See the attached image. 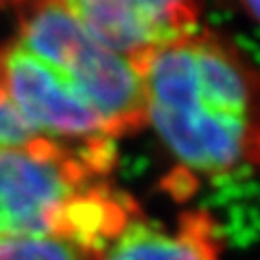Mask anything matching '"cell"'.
I'll list each match as a JSON object with an SVG mask.
<instances>
[{"instance_id":"6da1fadb","label":"cell","mask_w":260,"mask_h":260,"mask_svg":"<svg viewBox=\"0 0 260 260\" xmlns=\"http://www.w3.org/2000/svg\"><path fill=\"white\" fill-rule=\"evenodd\" d=\"M147 123L179 166L201 176L260 168V66L203 29L139 66Z\"/></svg>"},{"instance_id":"7a4b0ae2","label":"cell","mask_w":260,"mask_h":260,"mask_svg":"<svg viewBox=\"0 0 260 260\" xmlns=\"http://www.w3.org/2000/svg\"><path fill=\"white\" fill-rule=\"evenodd\" d=\"M114 141H62L41 135L0 150V239L72 235L101 247L139 216L114 189Z\"/></svg>"},{"instance_id":"3957f363","label":"cell","mask_w":260,"mask_h":260,"mask_svg":"<svg viewBox=\"0 0 260 260\" xmlns=\"http://www.w3.org/2000/svg\"><path fill=\"white\" fill-rule=\"evenodd\" d=\"M14 39L60 72L96 112L112 141L147 125L137 66L99 41L60 0H25Z\"/></svg>"},{"instance_id":"277c9868","label":"cell","mask_w":260,"mask_h":260,"mask_svg":"<svg viewBox=\"0 0 260 260\" xmlns=\"http://www.w3.org/2000/svg\"><path fill=\"white\" fill-rule=\"evenodd\" d=\"M0 91L45 137L112 141L103 120L60 72L16 39L0 45Z\"/></svg>"},{"instance_id":"5b68a950","label":"cell","mask_w":260,"mask_h":260,"mask_svg":"<svg viewBox=\"0 0 260 260\" xmlns=\"http://www.w3.org/2000/svg\"><path fill=\"white\" fill-rule=\"evenodd\" d=\"M99 41L139 66L197 31L199 0H60Z\"/></svg>"},{"instance_id":"8992f818","label":"cell","mask_w":260,"mask_h":260,"mask_svg":"<svg viewBox=\"0 0 260 260\" xmlns=\"http://www.w3.org/2000/svg\"><path fill=\"white\" fill-rule=\"evenodd\" d=\"M99 260H222L218 228L206 212H183L172 223L135 216Z\"/></svg>"},{"instance_id":"52a82bcc","label":"cell","mask_w":260,"mask_h":260,"mask_svg":"<svg viewBox=\"0 0 260 260\" xmlns=\"http://www.w3.org/2000/svg\"><path fill=\"white\" fill-rule=\"evenodd\" d=\"M104 249L72 235L2 237L0 260H99Z\"/></svg>"},{"instance_id":"ba28073f","label":"cell","mask_w":260,"mask_h":260,"mask_svg":"<svg viewBox=\"0 0 260 260\" xmlns=\"http://www.w3.org/2000/svg\"><path fill=\"white\" fill-rule=\"evenodd\" d=\"M37 137H41V133L29 125L8 96L0 91V150L25 145Z\"/></svg>"},{"instance_id":"9c48e42d","label":"cell","mask_w":260,"mask_h":260,"mask_svg":"<svg viewBox=\"0 0 260 260\" xmlns=\"http://www.w3.org/2000/svg\"><path fill=\"white\" fill-rule=\"evenodd\" d=\"M239 4L249 18L260 23V0H239Z\"/></svg>"},{"instance_id":"30bf717a","label":"cell","mask_w":260,"mask_h":260,"mask_svg":"<svg viewBox=\"0 0 260 260\" xmlns=\"http://www.w3.org/2000/svg\"><path fill=\"white\" fill-rule=\"evenodd\" d=\"M25 0H0V8H6V6H21Z\"/></svg>"}]
</instances>
